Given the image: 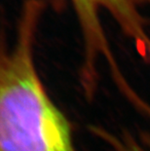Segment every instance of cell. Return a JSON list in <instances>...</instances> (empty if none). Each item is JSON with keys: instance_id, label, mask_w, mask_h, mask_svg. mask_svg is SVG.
I'll return each mask as SVG.
<instances>
[{"instance_id": "2", "label": "cell", "mask_w": 150, "mask_h": 151, "mask_svg": "<svg viewBox=\"0 0 150 151\" xmlns=\"http://www.w3.org/2000/svg\"><path fill=\"white\" fill-rule=\"evenodd\" d=\"M81 24L86 41V60L82 80L88 84L97 82L95 63L100 56L107 59L111 72H120L108 48L100 22V14L106 11L122 30L138 45L141 57L150 63V36L139 11L140 0H71Z\"/></svg>"}, {"instance_id": "1", "label": "cell", "mask_w": 150, "mask_h": 151, "mask_svg": "<svg viewBox=\"0 0 150 151\" xmlns=\"http://www.w3.org/2000/svg\"><path fill=\"white\" fill-rule=\"evenodd\" d=\"M39 6L25 9L14 46L0 48V151H78L71 125L35 65Z\"/></svg>"}, {"instance_id": "3", "label": "cell", "mask_w": 150, "mask_h": 151, "mask_svg": "<svg viewBox=\"0 0 150 151\" xmlns=\"http://www.w3.org/2000/svg\"><path fill=\"white\" fill-rule=\"evenodd\" d=\"M92 131L111 151H150V131L111 133L98 127L92 128Z\"/></svg>"}]
</instances>
